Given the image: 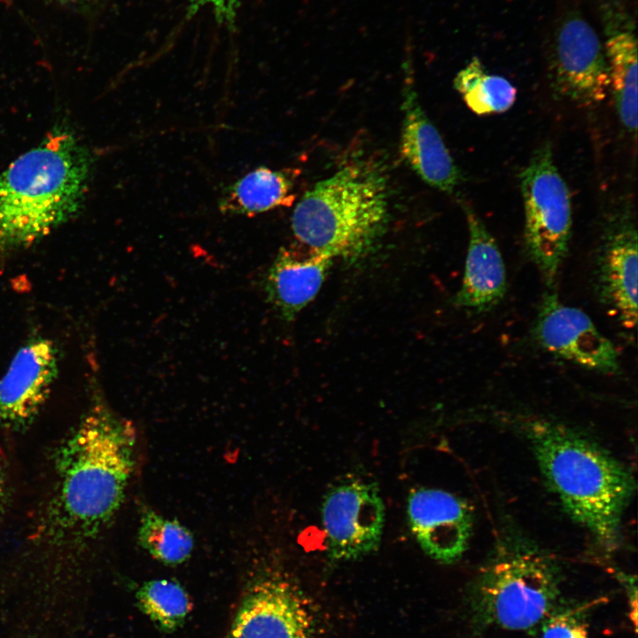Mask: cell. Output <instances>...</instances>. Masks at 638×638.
Listing matches in <instances>:
<instances>
[{"label": "cell", "mask_w": 638, "mask_h": 638, "mask_svg": "<svg viewBox=\"0 0 638 638\" xmlns=\"http://www.w3.org/2000/svg\"><path fill=\"white\" fill-rule=\"evenodd\" d=\"M90 166L76 137L57 128L0 174V260L35 244L77 213Z\"/></svg>", "instance_id": "1"}, {"label": "cell", "mask_w": 638, "mask_h": 638, "mask_svg": "<svg viewBox=\"0 0 638 638\" xmlns=\"http://www.w3.org/2000/svg\"><path fill=\"white\" fill-rule=\"evenodd\" d=\"M136 441L130 420L100 398L90 405L57 454L62 525L93 535L113 519L133 472Z\"/></svg>", "instance_id": "2"}, {"label": "cell", "mask_w": 638, "mask_h": 638, "mask_svg": "<svg viewBox=\"0 0 638 638\" xmlns=\"http://www.w3.org/2000/svg\"><path fill=\"white\" fill-rule=\"evenodd\" d=\"M528 438L541 473L567 513L607 549L617 546L622 516L635 489L629 471L570 428L535 421Z\"/></svg>", "instance_id": "3"}, {"label": "cell", "mask_w": 638, "mask_h": 638, "mask_svg": "<svg viewBox=\"0 0 638 638\" xmlns=\"http://www.w3.org/2000/svg\"><path fill=\"white\" fill-rule=\"evenodd\" d=\"M388 217L386 177L376 163L362 160L308 190L293 210L292 229L299 243L354 262L373 248Z\"/></svg>", "instance_id": "4"}, {"label": "cell", "mask_w": 638, "mask_h": 638, "mask_svg": "<svg viewBox=\"0 0 638 638\" xmlns=\"http://www.w3.org/2000/svg\"><path fill=\"white\" fill-rule=\"evenodd\" d=\"M559 595L555 562L531 542L505 537L475 579L473 617L480 626L529 631L557 606Z\"/></svg>", "instance_id": "5"}, {"label": "cell", "mask_w": 638, "mask_h": 638, "mask_svg": "<svg viewBox=\"0 0 638 638\" xmlns=\"http://www.w3.org/2000/svg\"><path fill=\"white\" fill-rule=\"evenodd\" d=\"M525 209L526 251L551 287L566 257L572 230L568 186L545 144L532 156L520 175Z\"/></svg>", "instance_id": "6"}, {"label": "cell", "mask_w": 638, "mask_h": 638, "mask_svg": "<svg viewBox=\"0 0 638 638\" xmlns=\"http://www.w3.org/2000/svg\"><path fill=\"white\" fill-rule=\"evenodd\" d=\"M385 513L374 481L351 477L329 488L321 505L329 560L355 561L374 553L381 542Z\"/></svg>", "instance_id": "7"}, {"label": "cell", "mask_w": 638, "mask_h": 638, "mask_svg": "<svg viewBox=\"0 0 638 638\" xmlns=\"http://www.w3.org/2000/svg\"><path fill=\"white\" fill-rule=\"evenodd\" d=\"M229 638H315V623L296 583L269 570L249 583Z\"/></svg>", "instance_id": "8"}, {"label": "cell", "mask_w": 638, "mask_h": 638, "mask_svg": "<svg viewBox=\"0 0 638 638\" xmlns=\"http://www.w3.org/2000/svg\"><path fill=\"white\" fill-rule=\"evenodd\" d=\"M552 73L556 90L579 105H595L607 96L605 51L594 28L577 12L567 14L556 31Z\"/></svg>", "instance_id": "9"}, {"label": "cell", "mask_w": 638, "mask_h": 638, "mask_svg": "<svg viewBox=\"0 0 638 638\" xmlns=\"http://www.w3.org/2000/svg\"><path fill=\"white\" fill-rule=\"evenodd\" d=\"M534 335L547 352L582 368L604 374L619 369L613 343L582 310L562 303L554 290L541 300Z\"/></svg>", "instance_id": "10"}, {"label": "cell", "mask_w": 638, "mask_h": 638, "mask_svg": "<svg viewBox=\"0 0 638 638\" xmlns=\"http://www.w3.org/2000/svg\"><path fill=\"white\" fill-rule=\"evenodd\" d=\"M58 372L54 342L41 336L27 340L0 379V429L19 432L30 425L48 400Z\"/></svg>", "instance_id": "11"}, {"label": "cell", "mask_w": 638, "mask_h": 638, "mask_svg": "<svg viewBox=\"0 0 638 638\" xmlns=\"http://www.w3.org/2000/svg\"><path fill=\"white\" fill-rule=\"evenodd\" d=\"M407 519L421 549L442 564L458 561L472 532V511L461 497L447 491L419 487L407 498Z\"/></svg>", "instance_id": "12"}, {"label": "cell", "mask_w": 638, "mask_h": 638, "mask_svg": "<svg viewBox=\"0 0 638 638\" xmlns=\"http://www.w3.org/2000/svg\"><path fill=\"white\" fill-rule=\"evenodd\" d=\"M598 253L595 278L599 296L610 314L626 330L637 323V231L621 216L608 229Z\"/></svg>", "instance_id": "13"}, {"label": "cell", "mask_w": 638, "mask_h": 638, "mask_svg": "<svg viewBox=\"0 0 638 638\" xmlns=\"http://www.w3.org/2000/svg\"><path fill=\"white\" fill-rule=\"evenodd\" d=\"M406 78L401 103V156L425 183L451 193L460 183V170L420 105L412 77Z\"/></svg>", "instance_id": "14"}, {"label": "cell", "mask_w": 638, "mask_h": 638, "mask_svg": "<svg viewBox=\"0 0 638 638\" xmlns=\"http://www.w3.org/2000/svg\"><path fill=\"white\" fill-rule=\"evenodd\" d=\"M332 258L300 243L282 247L264 280L267 299L278 315L292 321L317 295Z\"/></svg>", "instance_id": "15"}, {"label": "cell", "mask_w": 638, "mask_h": 638, "mask_svg": "<svg viewBox=\"0 0 638 638\" xmlns=\"http://www.w3.org/2000/svg\"><path fill=\"white\" fill-rule=\"evenodd\" d=\"M469 230V245L462 285L455 302L468 310L482 313L494 307L503 298L506 270L500 249L481 218L463 204Z\"/></svg>", "instance_id": "16"}, {"label": "cell", "mask_w": 638, "mask_h": 638, "mask_svg": "<svg viewBox=\"0 0 638 638\" xmlns=\"http://www.w3.org/2000/svg\"><path fill=\"white\" fill-rule=\"evenodd\" d=\"M605 55L610 87L617 113L624 128L635 136L637 130V43L634 22L624 7L616 3L603 8Z\"/></svg>", "instance_id": "17"}, {"label": "cell", "mask_w": 638, "mask_h": 638, "mask_svg": "<svg viewBox=\"0 0 638 638\" xmlns=\"http://www.w3.org/2000/svg\"><path fill=\"white\" fill-rule=\"evenodd\" d=\"M292 177L291 170L259 167L226 187L219 209L222 214L252 216L288 206L295 199Z\"/></svg>", "instance_id": "18"}, {"label": "cell", "mask_w": 638, "mask_h": 638, "mask_svg": "<svg viewBox=\"0 0 638 638\" xmlns=\"http://www.w3.org/2000/svg\"><path fill=\"white\" fill-rule=\"evenodd\" d=\"M454 87L478 115L504 113L513 105L517 96L512 83L503 76L488 74L478 57L458 72Z\"/></svg>", "instance_id": "19"}, {"label": "cell", "mask_w": 638, "mask_h": 638, "mask_svg": "<svg viewBox=\"0 0 638 638\" xmlns=\"http://www.w3.org/2000/svg\"><path fill=\"white\" fill-rule=\"evenodd\" d=\"M137 538L140 546L154 559L171 565L186 561L194 547L193 536L187 527L152 510L143 512Z\"/></svg>", "instance_id": "20"}, {"label": "cell", "mask_w": 638, "mask_h": 638, "mask_svg": "<svg viewBox=\"0 0 638 638\" xmlns=\"http://www.w3.org/2000/svg\"><path fill=\"white\" fill-rule=\"evenodd\" d=\"M141 610L164 631L175 630L187 617L191 602L177 582L159 579L144 583L136 593Z\"/></svg>", "instance_id": "21"}, {"label": "cell", "mask_w": 638, "mask_h": 638, "mask_svg": "<svg viewBox=\"0 0 638 638\" xmlns=\"http://www.w3.org/2000/svg\"><path fill=\"white\" fill-rule=\"evenodd\" d=\"M541 625V638H590L588 624L579 607L557 605Z\"/></svg>", "instance_id": "22"}, {"label": "cell", "mask_w": 638, "mask_h": 638, "mask_svg": "<svg viewBox=\"0 0 638 638\" xmlns=\"http://www.w3.org/2000/svg\"><path fill=\"white\" fill-rule=\"evenodd\" d=\"M242 0H189L188 14L193 15L202 8L210 9L220 24L232 27Z\"/></svg>", "instance_id": "23"}, {"label": "cell", "mask_w": 638, "mask_h": 638, "mask_svg": "<svg viewBox=\"0 0 638 638\" xmlns=\"http://www.w3.org/2000/svg\"><path fill=\"white\" fill-rule=\"evenodd\" d=\"M5 498L4 482L2 475L0 474V510L3 506Z\"/></svg>", "instance_id": "24"}]
</instances>
